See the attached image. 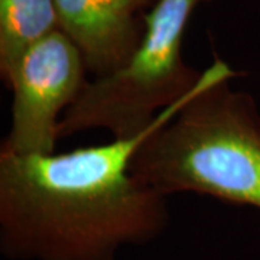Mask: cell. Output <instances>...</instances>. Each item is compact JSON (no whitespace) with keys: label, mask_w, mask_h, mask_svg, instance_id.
<instances>
[{"label":"cell","mask_w":260,"mask_h":260,"mask_svg":"<svg viewBox=\"0 0 260 260\" xmlns=\"http://www.w3.org/2000/svg\"><path fill=\"white\" fill-rule=\"evenodd\" d=\"M192 93L130 139L65 153L0 150V250L12 260H116L167 229V197L130 171L138 149Z\"/></svg>","instance_id":"6da1fadb"},{"label":"cell","mask_w":260,"mask_h":260,"mask_svg":"<svg viewBox=\"0 0 260 260\" xmlns=\"http://www.w3.org/2000/svg\"><path fill=\"white\" fill-rule=\"evenodd\" d=\"M240 73L215 58L200 90L138 149L130 171L169 197L195 192L260 210V116Z\"/></svg>","instance_id":"7a4b0ae2"},{"label":"cell","mask_w":260,"mask_h":260,"mask_svg":"<svg viewBox=\"0 0 260 260\" xmlns=\"http://www.w3.org/2000/svg\"><path fill=\"white\" fill-rule=\"evenodd\" d=\"M203 0H156L145 16V32L129 59L84 85L58 126V139L102 129L113 139L148 130L158 116L186 99L203 78L182 61V38Z\"/></svg>","instance_id":"3957f363"},{"label":"cell","mask_w":260,"mask_h":260,"mask_svg":"<svg viewBox=\"0 0 260 260\" xmlns=\"http://www.w3.org/2000/svg\"><path fill=\"white\" fill-rule=\"evenodd\" d=\"M87 65L75 42L58 28L19 56L5 84L12 90V124L3 152L55 153L58 126L87 84Z\"/></svg>","instance_id":"277c9868"},{"label":"cell","mask_w":260,"mask_h":260,"mask_svg":"<svg viewBox=\"0 0 260 260\" xmlns=\"http://www.w3.org/2000/svg\"><path fill=\"white\" fill-rule=\"evenodd\" d=\"M149 0H55L59 29L83 52L88 73L106 75L139 45L138 12Z\"/></svg>","instance_id":"5b68a950"},{"label":"cell","mask_w":260,"mask_h":260,"mask_svg":"<svg viewBox=\"0 0 260 260\" xmlns=\"http://www.w3.org/2000/svg\"><path fill=\"white\" fill-rule=\"evenodd\" d=\"M59 28L55 0H0V75L10 71L32 44Z\"/></svg>","instance_id":"8992f818"}]
</instances>
